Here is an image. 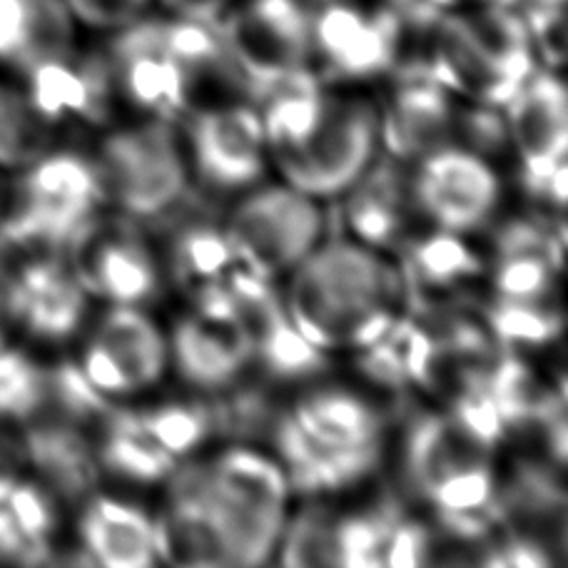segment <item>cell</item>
I'll list each match as a JSON object with an SVG mask.
<instances>
[{
    "instance_id": "6da1fadb",
    "label": "cell",
    "mask_w": 568,
    "mask_h": 568,
    "mask_svg": "<svg viewBox=\"0 0 568 568\" xmlns=\"http://www.w3.org/2000/svg\"><path fill=\"white\" fill-rule=\"evenodd\" d=\"M287 314L324 352L362 349L394 324L399 275L367 245L334 240L317 245L292 270Z\"/></svg>"
},
{
    "instance_id": "7a4b0ae2",
    "label": "cell",
    "mask_w": 568,
    "mask_h": 568,
    "mask_svg": "<svg viewBox=\"0 0 568 568\" xmlns=\"http://www.w3.org/2000/svg\"><path fill=\"white\" fill-rule=\"evenodd\" d=\"M6 185L0 252L6 257L63 255L78 230L105 205L95 162L70 150H48Z\"/></svg>"
},
{
    "instance_id": "3957f363",
    "label": "cell",
    "mask_w": 568,
    "mask_h": 568,
    "mask_svg": "<svg viewBox=\"0 0 568 568\" xmlns=\"http://www.w3.org/2000/svg\"><path fill=\"white\" fill-rule=\"evenodd\" d=\"M93 162L105 202L130 220L170 215L187 195V160L168 120L118 130Z\"/></svg>"
},
{
    "instance_id": "277c9868",
    "label": "cell",
    "mask_w": 568,
    "mask_h": 568,
    "mask_svg": "<svg viewBox=\"0 0 568 568\" xmlns=\"http://www.w3.org/2000/svg\"><path fill=\"white\" fill-rule=\"evenodd\" d=\"M379 113L359 98H329L327 110L307 142L277 160L290 187L310 197L347 192L374 160Z\"/></svg>"
},
{
    "instance_id": "5b68a950",
    "label": "cell",
    "mask_w": 568,
    "mask_h": 568,
    "mask_svg": "<svg viewBox=\"0 0 568 568\" xmlns=\"http://www.w3.org/2000/svg\"><path fill=\"white\" fill-rule=\"evenodd\" d=\"M322 225L314 197L294 187H262L232 212L227 235L240 265L272 280L292 272L320 245Z\"/></svg>"
},
{
    "instance_id": "8992f818",
    "label": "cell",
    "mask_w": 568,
    "mask_h": 568,
    "mask_svg": "<svg viewBox=\"0 0 568 568\" xmlns=\"http://www.w3.org/2000/svg\"><path fill=\"white\" fill-rule=\"evenodd\" d=\"M312 13L307 0H237L220 20L247 98L267 80L312 68Z\"/></svg>"
},
{
    "instance_id": "52a82bcc",
    "label": "cell",
    "mask_w": 568,
    "mask_h": 568,
    "mask_svg": "<svg viewBox=\"0 0 568 568\" xmlns=\"http://www.w3.org/2000/svg\"><path fill=\"white\" fill-rule=\"evenodd\" d=\"M504 108L511 145L521 155L526 192L546 200L556 212H564L568 100L561 78L554 70H534Z\"/></svg>"
},
{
    "instance_id": "ba28073f",
    "label": "cell",
    "mask_w": 568,
    "mask_h": 568,
    "mask_svg": "<svg viewBox=\"0 0 568 568\" xmlns=\"http://www.w3.org/2000/svg\"><path fill=\"white\" fill-rule=\"evenodd\" d=\"M63 257L83 290L113 304L150 302L160 290V272L140 232L125 220L90 217L70 240Z\"/></svg>"
},
{
    "instance_id": "9c48e42d",
    "label": "cell",
    "mask_w": 568,
    "mask_h": 568,
    "mask_svg": "<svg viewBox=\"0 0 568 568\" xmlns=\"http://www.w3.org/2000/svg\"><path fill=\"white\" fill-rule=\"evenodd\" d=\"M88 292L63 255L8 257L6 329L36 342H65L80 329Z\"/></svg>"
},
{
    "instance_id": "30bf717a",
    "label": "cell",
    "mask_w": 568,
    "mask_h": 568,
    "mask_svg": "<svg viewBox=\"0 0 568 568\" xmlns=\"http://www.w3.org/2000/svg\"><path fill=\"white\" fill-rule=\"evenodd\" d=\"M404 30L389 8L367 13L349 0H324L312 13V55L329 75L374 78L397 65Z\"/></svg>"
},
{
    "instance_id": "8fae6325",
    "label": "cell",
    "mask_w": 568,
    "mask_h": 568,
    "mask_svg": "<svg viewBox=\"0 0 568 568\" xmlns=\"http://www.w3.org/2000/svg\"><path fill=\"white\" fill-rule=\"evenodd\" d=\"M412 197L436 227L464 235L489 222L499 205L501 185L486 158L444 145L422 158Z\"/></svg>"
},
{
    "instance_id": "7c38bea8",
    "label": "cell",
    "mask_w": 568,
    "mask_h": 568,
    "mask_svg": "<svg viewBox=\"0 0 568 568\" xmlns=\"http://www.w3.org/2000/svg\"><path fill=\"white\" fill-rule=\"evenodd\" d=\"M105 50L113 65L115 88L135 108L160 120H178L192 110V85L182 65L172 58L160 36V20L145 16L135 23L113 30Z\"/></svg>"
},
{
    "instance_id": "4fadbf2b",
    "label": "cell",
    "mask_w": 568,
    "mask_h": 568,
    "mask_svg": "<svg viewBox=\"0 0 568 568\" xmlns=\"http://www.w3.org/2000/svg\"><path fill=\"white\" fill-rule=\"evenodd\" d=\"M190 145L192 165L210 190H245L265 175V130L260 113L250 105L192 113Z\"/></svg>"
},
{
    "instance_id": "5bb4252c",
    "label": "cell",
    "mask_w": 568,
    "mask_h": 568,
    "mask_svg": "<svg viewBox=\"0 0 568 568\" xmlns=\"http://www.w3.org/2000/svg\"><path fill=\"white\" fill-rule=\"evenodd\" d=\"M16 456L58 499L80 501L95 491L100 479L98 449L83 424L43 409L18 424Z\"/></svg>"
},
{
    "instance_id": "9a60e30c",
    "label": "cell",
    "mask_w": 568,
    "mask_h": 568,
    "mask_svg": "<svg viewBox=\"0 0 568 568\" xmlns=\"http://www.w3.org/2000/svg\"><path fill=\"white\" fill-rule=\"evenodd\" d=\"M16 83L26 90L30 105L50 125L105 123L115 93V75L105 53L53 58L38 63Z\"/></svg>"
},
{
    "instance_id": "2e32d148",
    "label": "cell",
    "mask_w": 568,
    "mask_h": 568,
    "mask_svg": "<svg viewBox=\"0 0 568 568\" xmlns=\"http://www.w3.org/2000/svg\"><path fill=\"white\" fill-rule=\"evenodd\" d=\"M454 105L449 90L429 75L424 60L402 70L387 115L379 118V138L392 158L409 160L449 145L454 135Z\"/></svg>"
},
{
    "instance_id": "e0dca14e",
    "label": "cell",
    "mask_w": 568,
    "mask_h": 568,
    "mask_svg": "<svg viewBox=\"0 0 568 568\" xmlns=\"http://www.w3.org/2000/svg\"><path fill=\"white\" fill-rule=\"evenodd\" d=\"M267 436L275 444L290 489L302 494L347 489L367 479L382 462V449H339L320 442L292 417V412L277 414Z\"/></svg>"
},
{
    "instance_id": "ac0fdd59",
    "label": "cell",
    "mask_w": 568,
    "mask_h": 568,
    "mask_svg": "<svg viewBox=\"0 0 568 568\" xmlns=\"http://www.w3.org/2000/svg\"><path fill=\"white\" fill-rule=\"evenodd\" d=\"M78 28L65 0H0V78L73 55Z\"/></svg>"
},
{
    "instance_id": "d6986e66",
    "label": "cell",
    "mask_w": 568,
    "mask_h": 568,
    "mask_svg": "<svg viewBox=\"0 0 568 568\" xmlns=\"http://www.w3.org/2000/svg\"><path fill=\"white\" fill-rule=\"evenodd\" d=\"M170 362L197 389H230L252 359V339L242 324H210L185 317L170 337Z\"/></svg>"
},
{
    "instance_id": "ffe728a7",
    "label": "cell",
    "mask_w": 568,
    "mask_h": 568,
    "mask_svg": "<svg viewBox=\"0 0 568 568\" xmlns=\"http://www.w3.org/2000/svg\"><path fill=\"white\" fill-rule=\"evenodd\" d=\"M80 549L95 566L150 568L158 564L155 526L133 504L113 496H93L78 521Z\"/></svg>"
},
{
    "instance_id": "44dd1931",
    "label": "cell",
    "mask_w": 568,
    "mask_h": 568,
    "mask_svg": "<svg viewBox=\"0 0 568 568\" xmlns=\"http://www.w3.org/2000/svg\"><path fill=\"white\" fill-rule=\"evenodd\" d=\"M489 454L449 414H424L409 426L404 444V471L412 489L426 499L446 476L471 464L489 462Z\"/></svg>"
},
{
    "instance_id": "7402d4cb",
    "label": "cell",
    "mask_w": 568,
    "mask_h": 568,
    "mask_svg": "<svg viewBox=\"0 0 568 568\" xmlns=\"http://www.w3.org/2000/svg\"><path fill=\"white\" fill-rule=\"evenodd\" d=\"M347 225L367 247H392L404 230L409 202V180L397 158L369 162L364 175L349 187Z\"/></svg>"
},
{
    "instance_id": "603a6c76",
    "label": "cell",
    "mask_w": 568,
    "mask_h": 568,
    "mask_svg": "<svg viewBox=\"0 0 568 568\" xmlns=\"http://www.w3.org/2000/svg\"><path fill=\"white\" fill-rule=\"evenodd\" d=\"M100 469L135 484H158L178 469V459L142 422L140 412L113 407L100 426Z\"/></svg>"
},
{
    "instance_id": "cb8c5ba5",
    "label": "cell",
    "mask_w": 568,
    "mask_h": 568,
    "mask_svg": "<svg viewBox=\"0 0 568 568\" xmlns=\"http://www.w3.org/2000/svg\"><path fill=\"white\" fill-rule=\"evenodd\" d=\"M93 342L118 362L138 392L160 382L170 364L168 339L162 337L158 324L130 304H115L100 320Z\"/></svg>"
},
{
    "instance_id": "d4e9b609",
    "label": "cell",
    "mask_w": 568,
    "mask_h": 568,
    "mask_svg": "<svg viewBox=\"0 0 568 568\" xmlns=\"http://www.w3.org/2000/svg\"><path fill=\"white\" fill-rule=\"evenodd\" d=\"M292 417L324 444L339 449H382V414L347 389L304 394Z\"/></svg>"
},
{
    "instance_id": "484cf974",
    "label": "cell",
    "mask_w": 568,
    "mask_h": 568,
    "mask_svg": "<svg viewBox=\"0 0 568 568\" xmlns=\"http://www.w3.org/2000/svg\"><path fill=\"white\" fill-rule=\"evenodd\" d=\"M155 526L158 564L178 568H222L227 564L225 546L205 509L190 496L170 494V501Z\"/></svg>"
},
{
    "instance_id": "4316f807",
    "label": "cell",
    "mask_w": 568,
    "mask_h": 568,
    "mask_svg": "<svg viewBox=\"0 0 568 568\" xmlns=\"http://www.w3.org/2000/svg\"><path fill=\"white\" fill-rule=\"evenodd\" d=\"M252 359H257L270 377L282 382L310 379L327 369V354L304 337L284 307L270 312L252 329Z\"/></svg>"
},
{
    "instance_id": "83f0119b",
    "label": "cell",
    "mask_w": 568,
    "mask_h": 568,
    "mask_svg": "<svg viewBox=\"0 0 568 568\" xmlns=\"http://www.w3.org/2000/svg\"><path fill=\"white\" fill-rule=\"evenodd\" d=\"M327 103L329 95L324 93L320 78L284 88L262 103V130H265V142L275 160L292 155L307 142L314 128L320 125Z\"/></svg>"
},
{
    "instance_id": "f1b7e54d",
    "label": "cell",
    "mask_w": 568,
    "mask_h": 568,
    "mask_svg": "<svg viewBox=\"0 0 568 568\" xmlns=\"http://www.w3.org/2000/svg\"><path fill=\"white\" fill-rule=\"evenodd\" d=\"M207 471L220 489L260 509L287 514L290 484L280 462L245 446H235L207 464Z\"/></svg>"
},
{
    "instance_id": "f546056e",
    "label": "cell",
    "mask_w": 568,
    "mask_h": 568,
    "mask_svg": "<svg viewBox=\"0 0 568 568\" xmlns=\"http://www.w3.org/2000/svg\"><path fill=\"white\" fill-rule=\"evenodd\" d=\"M404 516V506L387 496L369 509L337 516L334 524V566L382 568L392 531Z\"/></svg>"
},
{
    "instance_id": "4dcf8cb0",
    "label": "cell",
    "mask_w": 568,
    "mask_h": 568,
    "mask_svg": "<svg viewBox=\"0 0 568 568\" xmlns=\"http://www.w3.org/2000/svg\"><path fill=\"white\" fill-rule=\"evenodd\" d=\"M484 384L501 414L506 432L529 429V426L539 424L546 404L556 392L551 387H544L529 364L511 352L494 359ZM559 387H566L564 379L559 382Z\"/></svg>"
},
{
    "instance_id": "1f68e13d",
    "label": "cell",
    "mask_w": 568,
    "mask_h": 568,
    "mask_svg": "<svg viewBox=\"0 0 568 568\" xmlns=\"http://www.w3.org/2000/svg\"><path fill=\"white\" fill-rule=\"evenodd\" d=\"M53 125L38 115L26 90L0 78V175L26 168L50 150Z\"/></svg>"
},
{
    "instance_id": "d6a6232c",
    "label": "cell",
    "mask_w": 568,
    "mask_h": 568,
    "mask_svg": "<svg viewBox=\"0 0 568 568\" xmlns=\"http://www.w3.org/2000/svg\"><path fill=\"white\" fill-rule=\"evenodd\" d=\"M235 262L237 252L227 230L207 225V222H190L175 235L172 272L187 294L202 284L225 280Z\"/></svg>"
},
{
    "instance_id": "836d02e7",
    "label": "cell",
    "mask_w": 568,
    "mask_h": 568,
    "mask_svg": "<svg viewBox=\"0 0 568 568\" xmlns=\"http://www.w3.org/2000/svg\"><path fill=\"white\" fill-rule=\"evenodd\" d=\"M481 260L466 242L449 230L414 242L409 247L407 275L424 290H454L462 282L481 275Z\"/></svg>"
},
{
    "instance_id": "e575fe53",
    "label": "cell",
    "mask_w": 568,
    "mask_h": 568,
    "mask_svg": "<svg viewBox=\"0 0 568 568\" xmlns=\"http://www.w3.org/2000/svg\"><path fill=\"white\" fill-rule=\"evenodd\" d=\"M48 367L26 349L0 342V424H23L45 409Z\"/></svg>"
},
{
    "instance_id": "d590c367",
    "label": "cell",
    "mask_w": 568,
    "mask_h": 568,
    "mask_svg": "<svg viewBox=\"0 0 568 568\" xmlns=\"http://www.w3.org/2000/svg\"><path fill=\"white\" fill-rule=\"evenodd\" d=\"M486 329L504 349L546 347L564 334V314L546 302L499 297L486 310Z\"/></svg>"
},
{
    "instance_id": "8d00e7d4",
    "label": "cell",
    "mask_w": 568,
    "mask_h": 568,
    "mask_svg": "<svg viewBox=\"0 0 568 568\" xmlns=\"http://www.w3.org/2000/svg\"><path fill=\"white\" fill-rule=\"evenodd\" d=\"M334 524L337 516L327 506H304L282 526L277 561L290 568L334 566Z\"/></svg>"
},
{
    "instance_id": "74e56055",
    "label": "cell",
    "mask_w": 568,
    "mask_h": 568,
    "mask_svg": "<svg viewBox=\"0 0 568 568\" xmlns=\"http://www.w3.org/2000/svg\"><path fill=\"white\" fill-rule=\"evenodd\" d=\"M150 434L180 459V456L200 449L217 432L212 404L197 402H170L150 412H140Z\"/></svg>"
},
{
    "instance_id": "f35d334b",
    "label": "cell",
    "mask_w": 568,
    "mask_h": 568,
    "mask_svg": "<svg viewBox=\"0 0 568 568\" xmlns=\"http://www.w3.org/2000/svg\"><path fill=\"white\" fill-rule=\"evenodd\" d=\"M45 409L60 417L90 426H103L108 414L113 412V402L100 394L80 369L78 362H60L48 367V404Z\"/></svg>"
},
{
    "instance_id": "ab89813d",
    "label": "cell",
    "mask_w": 568,
    "mask_h": 568,
    "mask_svg": "<svg viewBox=\"0 0 568 568\" xmlns=\"http://www.w3.org/2000/svg\"><path fill=\"white\" fill-rule=\"evenodd\" d=\"M486 379L471 382L452 394L449 417L471 436L476 444H481L486 452H494L506 434V424L496 409L494 399L486 392Z\"/></svg>"
},
{
    "instance_id": "60d3db41",
    "label": "cell",
    "mask_w": 568,
    "mask_h": 568,
    "mask_svg": "<svg viewBox=\"0 0 568 568\" xmlns=\"http://www.w3.org/2000/svg\"><path fill=\"white\" fill-rule=\"evenodd\" d=\"M559 272L541 255H511L499 257L496 265V294L501 300L546 302L554 294V277Z\"/></svg>"
},
{
    "instance_id": "b9f144b4",
    "label": "cell",
    "mask_w": 568,
    "mask_h": 568,
    "mask_svg": "<svg viewBox=\"0 0 568 568\" xmlns=\"http://www.w3.org/2000/svg\"><path fill=\"white\" fill-rule=\"evenodd\" d=\"M454 133H459L464 140V148L476 152V155H496L506 145H511L509 125H506V115L501 108L479 103L464 113H456Z\"/></svg>"
},
{
    "instance_id": "7bdbcfd3",
    "label": "cell",
    "mask_w": 568,
    "mask_h": 568,
    "mask_svg": "<svg viewBox=\"0 0 568 568\" xmlns=\"http://www.w3.org/2000/svg\"><path fill=\"white\" fill-rule=\"evenodd\" d=\"M357 364L364 377H367L372 384H377V387L394 394L407 392L409 377H407V369H404L402 354H399L397 342L392 337V332L384 334V337H379L377 342L367 344V347H362Z\"/></svg>"
},
{
    "instance_id": "ee69618b",
    "label": "cell",
    "mask_w": 568,
    "mask_h": 568,
    "mask_svg": "<svg viewBox=\"0 0 568 568\" xmlns=\"http://www.w3.org/2000/svg\"><path fill=\"white\" fill-rule=\"evenodd\" d=\"M65 3L70 13L75 16L78 26L118 30L145 16V10L155 0H65Z\"/></svg>"
},
{
    "instance_id": "f6af8a7d",
    "label": "cell",
    "mask_w": 568,
    "mask_h": 568,
    "mask_svg": "<svg viewBox=\"0 0 568 568\" xmlns=\"http://www.w3.org/2000/svg\"><path fill=\"white\" fill-rule=\"evenodd\" d=\"M434 541L429 526L409 519L407 514L402 516L397 529L392 531V539L387 546V554H384V566L392 568H419L429 566L434 561Z\"/></svg>"
},
{
    "instance_id": "bcb514c9",
    "label": "cell",
    "mask_w": 568,
    "mask_h": 568,
    "mask_svg": "<svg viewBox=\"0 0 568 568\" xmlns=\"http://www.w3.org/2000/svg\"><path fill=\"white\" fill-rule=\"evenodd\" d=\"M90 384L105 397H125V394H135L133 382L128 379V374L118 367V362L100 347L98 342L90 339V344L83 352V359L78 362Z\"/></svg>"
},
{
    "instance_id": "7dc6e473",
    "label": "cell",
    "mask_w": 568,
    "mask_h": 568,
    "mask_svg": "<svg viewBox=\"0 0 568 568\" xmlns=\"http://www.w3.org/2000/svg\"><path fill=\"white\" fill-rule=\"evenodd\" d=\"M168 10L172 18L202 20V23H220L227 16V10L237 0H155Z\"/></svg>"
},
{
    "instance_id": "c3c4849f",
    "label": "cell",
    "mask_w": 568,
    "mask_h": 568,
    "mask_svg": "<svg viewBox=\"0 0 568 568\" xmlns=\"http://www.w3.org/2000/svg\"><path fill=\"white\" fill-rule=\"evenodd\" d=\"M6 282H8V257L0 252V342L8 339L6 329Z\"/></svg>"
},
{
    "instance_id": "681fc988",
    "label": "cell",
    "mask_w": 568,
    "mask_h": 568,
    "mask_svg": "<svg viewBox=\"0 0 568 568\" xmlns=\"http://www.w3.org/2000/svg\"><path fill=\"white\" fill-rule=\"evenodd\" d=\"M3 429H6V426L0 424V471L8 469V466H10V464H8V454H16V442L10 444Z\"/></svg>"
},
{
    "instance_id": "f907efd6",
    "label": "cell",
    "mask_w": 568,
    "mask_h": 568,
    "mask_svg": "<svg viewBox=\"0 0 568 568\" xmlns=\"http://www.w3.org/2000/svg\"><path fill=\"white\" fill-rule=\"evenodd\" d=\"M3 178V175H0ZM3 197H6V185H3V180H0V212H3Z\"/></svg>"
},
{
    "instance_id": "816d5d0a",
    "label": "cell",
    "mask_w": 568,
    "mask_h": 568,
    "mask_svg": "<svg viewBox=\"0 0 568 568\" xmlns=\"http://www.w3.org/2000/svg\"><path fill=\"white\" fill-rule=\"evenodd\" d=\"M307 3H312V6H320V3H324V0H307Z\"/></svg>"
}]
</instances>
